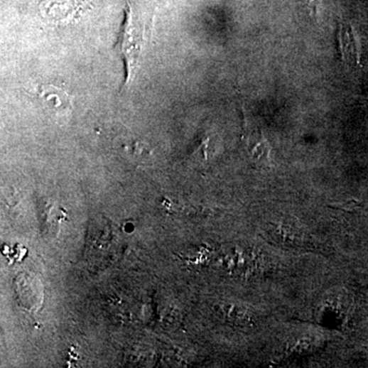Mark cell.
Listing matches in <instances>:
<instances>
[{
    "instance_id": "obj_1",
    "label": "cell",
    "mask_w": 368,
    "mask_h": 368,
    "mask_svg": "<svg viewBox=\"0 0 368 368\" xmlns=\"http://www.w3.org/2000/svg\"><path fill=\"white\" fill-rule=\"evenodd\" d=\"M146 22L137 17L129 2L126 4L125 21L122 31L118 37L117 45L122 53L127 70L126 78L127 81L131 77L132 71L137 66L141 50L144 48V34H146Z\"/></svg>"
},
{
    "instance_id": "obj_2",
    "label": "cell",
    "mask_w": 368,
    "mask_h": 368,
    "mask_svg": "<svg viewBox=\"0 0 368 368\" xmlns=\"http://www.w3.org/2000/svg\"><path fill=\"white\" fill-rule=\"evenodd\" d=\"M359 206V204H358V202L354 201V200H352V201H349L347 202H345V204L340 205V206H332V208L339 209V210H343V211L347 212H351L353 211V210H355L357 208V207Z\"/></svg>"
}]
</instances>
